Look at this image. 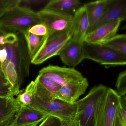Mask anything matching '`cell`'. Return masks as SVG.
<instances>
[{
	"label": "cell",
	"instance_id": "10",
	"mask_svg": "<svg viewBox=\"0 0 126 126\" xmlns=\"http://www.w3.org/2000/svg\"><path fill=\"white\" fill-rule=\"evenodd\" d=\"M83 43L69 40L58 54L63 63L72 67L79 64L84 59Z\"/></svg>",
	"mask_w": 126,
	"mask_h": 126
},
{
	"label": "cell",
	"instance_id": "17",
	"mask_svg": "<svg viewBox=\"0 0 126 126\" xmlns=\"http://www.w3.org/2000/svg\"><path fill=\"white\" fill-rule=\"evenodd\" d=\"M108 3L109 0H101L88 3L84 5L89 19V28L87 34L91 32L93 28L103 16Z\"/></svg>",
	"mask_w": 126,
	"mask_h": 126
},
{
	"label": "cell",
	"instance_id": "12",
	"mask_svg": "<svg viewBox=\"0 0 126 126\" xmlns=\"http://www.w3.org/2000/svg\"><path fill=\"white\" fill-rule=\"evenodd\" d=\"M47 116L46 113L34 108L21 106L10 126H27L39 124Z\"/></svg>",
	"mask_w": 126,
	"mask_h": 126
},
{
	"label": "cell",
	"instance_id": "19",
	"mask_svg": "<svg viewBox=\"0 0 126 126\" xmlns=\"http://www.w3.org/2000/svg\"><path fill=\"white\" fill-rule=\"evenodd\" d=\"M31 60L39 51L47 37L48 35L40 36L34 35L28 31L23 34Z\"/></svg>",
	"mask_w": 126,
	"mask_h": 126
},
{
	"label": "cell",
	"instance_id": "24",
	"mask_svg": "<svg viewBox=\"0 0 126 126\" xmlns=\"http://www.w3.org/2000/svg\"><path fill=\"white\" fill-rule=\"evenodd\" d=\"M117 94L122 98L126 96V71H122L119 74L116 83Z\"/></svg>",
	"mask_w": 126,
	"mask_h": 126
},
{
	"label": "cell",
	"instance_id": "2",
	"mask_svg": "<svg viewBox=\"0 0 126 126\" xmlns=\"http://www.w3.org/2000/svg\"><path fill=\"white\" fill-rule=\"evenodd\" d=\"M108 88L102 84L95 85L84 97L76 102V115L81 126H96L99 110Z\"/></svg>",
	"mask_w": 126,
	"mask_h": 126
},
{
	"label": "cell",
	"instance_id": "18",
	"mask_svg": "<svg viewBox=\"0 0 126 126\" xmlns=\"http://www.w3.org/2000/svg\"><path fill=\"white\" fill-rule=\"evenodd\" d=\"M81 4L78 0H49L43 9L74 16L81 6Z\"/></svg>",
	"mask_w": 126,
	"mask_h": 126
},
{
	"label": "cell",
	"instance_id": "31",
	"mask_svg": "<svg viewBox=\"0 0 126 126\" xmlns=\"http://www.w3.org/2000/svg\"><path fill=\"white\" fill-rule=\"evenodd\" d=\"M7 55V50L5 47L3 46L0 47V64L1 67L6 60Z\"/></svg>",
	"mask_w": 126,
	"mask_h": 126
},
{
	"label": "cell",
	"instance_id": "7",
	"mask_svg": "<svg viewBox=\"0 0 126 126\" xmlns=\"http://www.w3.org/2000/svg\"><path fill=\"white\" fill-rule=\"evenodd\" d=\"M121 100L115 90L108 88L99 110L96 126H114Z\"/></svg>",
	"mask_w": 126,
	"mask_h": 126
},
{
	"label": "cell",
	"instance_id": "26",
	"mask_svg": "<svg viewBox=\"0 0 126 126\" xmlns=\"http://www.w3.org/2000/svg\"><path fill=\"white\" fill-rule=\"evenodd\" d=\"M29 33L37 36H44L48 34V29L45 24L39 23L33 26L28 30Z\"/></svg>",
	"mask_w": 126,
	"mask_h": 126
},
{
	"label": "cell",
	"instance_id": "29",
	"mask_svg": "<svg viewBox=\"0 0 126 126\" xmlns=\"http://www.w3.org/2000/svg\"><path fill=\"white\" fill-rule=\"evenodd\" d=\"M61 120L57 117L48 116L38 126H60Z\"/></svg>",
	"mask_w": 126,
	"mask_h": 126
},
{
	"label": "cell",
	"instance_id": "4",
	"mask_svg": "<svg viewBox=\"0 0 126 126\" xmlns=\"http://www.w3.org/2000/svg\"><path fill=\"white\" fill-rule=\"evenodd\" d=\"M84 59L90 60L105 67L126 64V56L102 44H91L84 43Z\"/></svg>",
	"mask_w": 126,
	"mask_h": 126
},
{
	"label": "cell",
	"instance_id": "14",
	"mask_svg": "<svg viewBox=\"0 0 126 126\" xmlns=\"http://www.w3.org/2000/svg\"><path fill=\"white\" fill-rule=\"evenodd\" d=\"M89 28V21L86 8L81 6L74 14L72 27V38L84 43Z\"/></svg>",
	"mask_w": 126,
	"mask_h": 126
},
{
	"label": "cell",
	"instance_id": "3",
	"mask_svg": "<svg viewBox=\"0 0 126 126\" xmlns=\"http://www.w3.org/2000/svg\"><path fill=\"white\" fill-rule=\"evenodd\" d=\"M42 23L38 12L17 6L0 18V29L7 32L24 34L33 26Z\"/></svg>",
	"mask_w": 126,
	"mask_h": 126
},
{
	"label": "cell",
	"instance_id": "8",
	"mask_svg": "<svg viewBox=\"0 0 126 126\" xmlns=\"http://www.w3.org/2000/svg\"><path fill=\"white\" fill-rule=\"evenodd\" d=\"M39 74L47 77L61 87H67L81 83L87 79L73 68L49 65L41 69Z\"/></svg>",
	"mask_w": 126,
	"mask_h": 126
},
{
	"label": "cell",
	"instance_id": "23",
	"mask_svg": "<svg viewBox=\"0 0 126 126\" xmlns=\"http://www.w3.org/2000/svg\"><path fill=\"white\" fill-rule=\"evenodd\" d=\"M16 95L14 90L5 77L2 71H0V97L12 98Z\"/></svg>",
	"mask_w": 126,
	"mask_h": 126
},
{
	"label": "cell",
	"instance_id": "13",
	"mask_svg": "<svg viewBox=\"0 0 126 126\" xmlns=\"http://www.w3.org/2000/svg\"><path fill=\"white\" fill-rule=\"evenodd\" d=\"M119 21L102 26L86 35L84 43L91 44H101L116 35L121 25Z\"/></svg>",
	"mask_w": 126,
	"mask_h": 126
},
{
	"label": "cell",
	"instance_id": "21",
	"mask_svg": "<svg viewBox=\"0 0 126 126\" xmlns=\"http://www.w3.org/2000/svg\"><path fill=\"white\" fill-rule=\"evenodd\" d=\"M34 81H32L26 87L23 93L17 95L16 101L20 106H28L32 102L35 88Z\"/></svg>",
	"mask_w": 126,
	"mask_h": 126
},
{
	"label": "cell",
	"instance_id": "11",
	"mask_svg": "<svg viewBox=\"0 0 126 126\" xmlns=\"http://www.w3.org/2000/svg\"><path fill=\"white\" fill-rule=\"evenodd\" d=\"M126 19V0H109L107 8L104 15L93 28L91 32L102 26L117 21L122 22Z\"/></svg>",
	"mask_w": 126,
	"mask_h": 126
},
{
	"label": "cell",
	"instance_id": "27",
	"mask_svg": "<svg viewBox=\"0 0 126 126\" xmlns=\"http://www.w3.org/2000/svg\"><path fill=\"white\" fill-rule=\"evenodd\" d=\"M48 2V1L42 0H20L18 6L27 8L34 11V7Z\"/></svg>",
	"mask_w": 126,
	"mask_h": 126
},
{
	"label": "cell",
	"instance_id": "5",
	"mask_svg": "<svg viewBox=\"0 0 126 126\" xmlns=\"http://www.w3.org/2000/svg\"><path fill=\"white\" fill-rule=\"evenodd\" d=\"M28 106L47 114L57 117L61 120L71 119L77 112L76 102L69 104L57 99L42 100L33 97L32 102Z\"/></svg>",
	"mask_w": 126,
	"mask_h": 126
},
{
	"label": "cell",
	"instance_id": "20",
	"mask_svg": "<svg viewBox=\"0 0 126 126\" xmlns=\"http://www.w3.org/2000/svg\"><path fill=\"white\" fill-rule=\"evenodd\" d=\"M112 50L126 56V35L117 34L102 43Z\"/></svg>",
	"mask_w": 126,
	"mask_h": 126
},
{
	"label": "cell",
	"instance_id": "30",
	"mask_svg": "<svg viewBox=\"0 0 126 126\" xmlns=\"http://www.w3.org/2000/svg\"><path fill=\"white\" fill-rule=\"evenodd\" d=\"M60 126H81V124L78 116L76 115L75 117L71 119L61 120Z\"/></svg>",
	"mask_w": 126,
	"mask_h": 126
},
{
	"label": "cell",
	"instance_id": "22",
	"mask_svg": "<svg viewBox=\"0 0 126 126\" xmlns=\"http://www.w3.org/2000/svg\"><path fill=\"white\" fill-rule=\"evenodd\" d=\"M38 81L52 94L56 99L61 86L50 78L39 74L36 78Z\"/></svg>",
	"mask_w": 126,
	"mask_h": 126
},
{
	"label": "cell",
	"instance_id": "15",
	"mask_svg": "<svg viewBox=\"0 0 126 126\" xmlns=\"http://www.w3.org/2000/svg\"><path fill=\"white\" fill-rule=\"evenodd\" d=\"M20 107L14 97H0V126H10Z\"/></svg>",
	"mask_w": 126,
	"mask_h": 126
},
{
	"label": "cell",
	"instance_id": "32",
	"mask_svg": "<svg viewBox=\"0 0 126 126\" xmlns=\"http://www.w3.org/2000/svg\"><path fill=\"white\" fill-rule=\"evenodd\" d=\"M39 123H36V124H33L31 125H28L27 126H37L38 125Z\"/></svg>",
	"mask_w": 126,
	"mask_h": 126
},
{
	"label": "cell",
	"instance_id": "1",
	"mask_svg": "<svg viewBox=\"0 0 126 126\" xmlns=\"http://www.w3.org/2000/svg\"><path fill=\"white\" fill-rule=\"evenodd\" d=\"M3 46L8 55L1 67L2 71L14 89L16 95H17L24 79L29 75L31 63L24 35L19 32L16 42L6 43Z\"/></svg>",
	"mask_w": 126,
	"mask_h": 126
},
{
	"label": "cell",
	"instance_id": "16",
	"mask_svg": "<svg viewBox=\"0 0 126 126\" xmlns=\"http://www.w3.org/2000/svg\"><path fill=\"white\" fill-rule=\"evenodd\" d=\"M88 87L87 79L76 84L61 87L56 99L69 104H73L85 93Z\"/></svg>",
	"mask_w": 126,
	"mask_h": 126
},
{
	"label": "cell",
	"instance_id": "9",
	"mask_svg": "<svg viewBox=\"0 0 126 126\" xmlns=\"http://www.w3.org/2000/svg\"><path fill=\"white\" fill-rule=\"evenodd\" d=\"M38 13L41 23L45 24L47 28L48 36L72 29L73 16L43 9Z\"/></svg>",
	"mask_w": 126,
	"mask_h": 126
},
{
	"label": "cell",
	"instance_id": "28",
	"mask_svg": "<svg viewBox=\"0 0 126 126\" xmlns=\"http://www.w3.org/2000/svg\"><path fill=\"white\" fill-rule=\"evenodd\" d=\"M114 126H126V109L120 105Z\"/></svg>",
	"mask_w": 126,
	"mask_h": 126
},
{
	"label": "cell",
	"instance_id": "25",
	"mask_svg": "<svg viewBox=\"0 0 126 126\" xmlns=\"http://www.w3.org/2000/svg\"><path fill=\"white\" fill-rule=\"evenodd\" d=\"M20 0H0V18L8 11L19 5Z\"/></svg>",
	"mask_w": 126,
	"mask_h": 126
},
{
	"label": "cell",
	"instance_id": "6",
	"mask_svg": "<svg viewBox=\"0 0 126 126\" xmlns=\"http://www.w3.org/2000/svg\"><path fill=\"white\" fill-rule=\"evenodd\" d=\"M73 36L72 29L56 32L48 36L40 50L31 60V63L40 65L58 55L59 51Z\"/></svg>",
	"mask_w": 126,
	"mask_h": 126
}]
</instances>
